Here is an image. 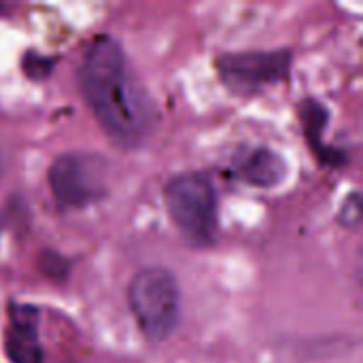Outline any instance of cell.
Returning <instances> with one entry per match:
<instances>
[{
	"label": "cell",
	"mask_w": 363,
	"mask_h": 363,
	"mask_svg": "<svg viewBox=\"0 0 363 363\" xmlns=\"http://www.w3.org/2000/svg\"><path fill=\"white\" fill-rule=\"evenodd\" d=\"M51 60L43 57V55H36V53H28L26 60H23V70L32 77V79H43L51 72Z\"/></svg>",
	"instance_id": "ba28073f"
},
{
	"label": "cell",
	"mask_w": 363,
	"mask_h": 363,
	"mask_svg": "<svg viewBox=\"0 0 363 363\" xmlns=\"http://www.w3.org/2000/svg\"><path fill=\"white\" fill-rule=\"evenodd\" d=\"M359 215H362V206H359V196L353 194L349 202H345L342 206V213H340V221L347 223V225H357L359 221Z\"/></svg>",
	"instance_id": "9c48e42d"
},
{
	"label": "cell",
	"mask_w": 363,
	"mask_h": 363,
	"mask_svg": "<svg viewBox=\"0 0 363 363\" xmlns=\"http://www.w3.org/2000/svg\"><path fill=\"white\" fill-rule=\"evenodd\" d=\"M83 96L104 132L123 147H138L155 128V106L132 74L121 45L98 36L87 47L79 70Z\"/></svg>",
	"instance_id": "6da1fadb"
},
{
	"label": "cell",
	"mask_w": 363,
	"mask_h": 363,
	"mask_svg": "<svg viewBox=\"0 0 363 363\" xmlns=\"http://www.w3.org/2000/svg\"><path fill=\"white\" fill-rule=\"evenodd\" d=\"M168 213L179 232L196 247H208L217 234V191L202 172L174 177L164 189Z\"/></svg>",
	"instance_id": "3957f363"
},
{
	"label": "cell",
	"mask_w": 363,
	"mask_h": 363,
	"mask_svg": "<svg viewBox=\"0 0 363 363\" xmlns=\"http://www.w3.org/2000/svg\"><path fill=\"white\" fill-rule=\"evenodd\" d=\"M291 66V53L281 51H251L228 53L217 60V70L234 94L251 96L266 85L279 83L287 77Z\"/></svg>",
	"instance_id": "5b68a950"
},
{
	"label": "cell",
	"mask_w": 363,
	"mask_h": 363,
	"mask_svg": "<svg viewBox=\"0 0 363 363\" xmlns=\"http://www.w3.org/2000/svg\"><path fill=\"white\" fill-rule=\"evenodd\" d=\"M128 304L140 332L153 340H166L181 315V289L177 279L164 268L140 270L128 287Z\"/></svg>",
	"instance_id": "7a4b0ae2"
},
{
	"label": "cell",
	"mask_w": 363,
	"mask_h": 363,
	"mask_svg": "<svg viewBox=\"0 0 363 363\" xmlns=\"http://www.w3.org/2000/svg\"><path fill=\"white\" fill-rule=\"evenodd\" d=\"M49 187L62 211L85 208L106 194L104 164L89 153H64L49 168Z\"/></svg>",
	"instance_id": "277c9868"
},
{
	"label": "cell",
	"mask_w": 363,
	"mask_h": 363,
	"mask_svg": "<svg viewBox=\"0 0 363 363\" xmlns=\"http://www.w3.org/2000/svg\"><path fill=\"white\" fill-rule=\"evenodd\" d=\"M236 172L245 183L268 189V187L279 185L285 179L287 166H285V160L277 151L268 147H257V149L247 151L238 160Z\"/></svg>",
	"instance_id": "52a82bcc"
},
{
	"label": "cell",
	"mask_w": 363,
	"mask_h": 363,
	"mask_svg": "<svg viewBox=\"0 0 363 363\" xmlns=\"http://www.w3.org/2000/svg\"><path fill=\"white\" fill-rule=\"evenodd\" d=\"M4 347L13 363H43V349L36 334V311L32 306L11 308V330Z\"/></svg>",
	"instance_id": "8992f818"
},
{
	"label": "cell",
	"mask_w": 363,
	"mask_h": 363,
	"mask_svg": "<svg viewBox=\"0 0 363 363\" xmlns=\"http://www.w3.org/2000/svg\"><path fill=\"white\" fill-rule=\"evenodd\" d=\"M0 9H2V4H0Z\"/></svg>",
	"instance_id": "30bf717a"
}]
</instances>
